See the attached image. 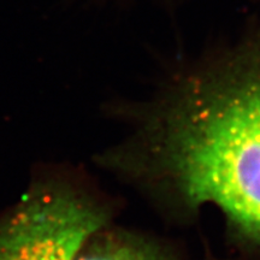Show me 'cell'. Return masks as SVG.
<instances>
[{
	"instance_id": "7a4b0ae2",
	"label": "cell",
	"mask_w": 260,
	"mask_h": 260,
	"mask_svg": "<svg viewBox=\"0 0 260 260\" xmlns=\"http://www.w3.org/2000/svg\"><path fill=\"white\" fill-rule=\"evenodd\" d=\"M74 260H161L154 252L134 242L104 240L92 243L87 247V242L80 249Z\"/></svg>"
},
{
	"instance_id": "6da1fadb",
	"label": "cell",
	"mask_w": 260,
	"mask_h": 260,
	"mask_svg": "<svg viewBox=\"0 0 260 260\" xmlns=\"http://www.w3.org/2000/svg\"><path fill=\"white\" fill-rule=\"evenodd\" d=\"M165 164L191 203L260 236V59L191 92L171 113Z\"/></svg>"
}]
</instances>
